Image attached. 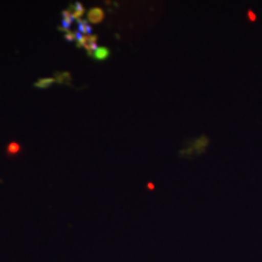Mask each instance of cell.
<instances>
[{
  "mask_svg": "<svg viewBox=\"0 0 262 262\" xmlns=\"http://www.w3.org/2000/svg\"><path fill=\"white\" fill-rule=\"evenodd\" d=\"M104 19V11L102 8L100 6H95V8H91L88 12V21L93 25H98L101 22H103Z\"/></svg>",
  "mask_w": 262,
  "mask_h": 262,
  "instance_id": "obj_1",
  "label": "cell"
},
{
  "mask_svg": "<svg viewBox=\"0 0 262 262\" xmlns=\"http://www.w3.org/2000/svg\"><path fill=\"white\" fill-rule=\"evenodd\" d=\"M72 22H73V16H72V12L68 9H66L62 11V22L61 27H58V31L60 32H67L70 31Z\"/></svg>",
  "mask_w": 262,
  "mask_h": 262,
  "instance_id": "obj_2",
  "label": "cell"
},
{
  "mask_svg": "<svg viewBox=\"0 0 262 262\" xmlns=\"http://www.w3.org/2000/svg\"><path fill=\"white\" fill-rule=\"evenodd\" d=\"M68 10L72 12V16H73V19H75V21H79L85 14L84 5L79 2L74 3V4H71L68 6Z\"/></svg>",
  "mask_w": 262,
  "mask_h": 262,
  "instance_id": "obj_3",
  "label": "cell"
},
{
  "mask_svg": "<svg viewBox=\"0 0 262 262\" xmlns=\"http://www.w3.org/2000/svg\"><path fill=\"white\" fill-rule=\"evenodd\" d=\"M55 79H56L57 84L61 85H68L72 86V75L70 72H55Z\"/></svg>",
  "mask_w": 262,
  "mask_h": 262,
  "instance_id": "obj_4",
  "label": "cell"
},
{
  "mask_svg": "<svg viewBox=\"0 0 262 262\" xmlns=\"http://www.w3.org/2000/svg\"><path fill=\"white\" fill-rule=\"evenodd\" d=\"M111 56V50L107 47L98 48L94 55V60L96 62H104Z\"/></svg>",
  "mask_w": 262,
  "mask_h": 262,
  "instance_id": "obj_5",
  "label": "cell"
},
{
  "mask_svg": "<svg viewBox=\"0 0 262 262\" xmlns=\"http://www.w3.org/2000/svg\"><path fill=\"white\" fill-rule=\"evenodd\" d=\"M78 22V29L83 35H93V26L89 25L88 19H79Z\"/></svg>",
  "mask_w": 262,
  "mask_h": 262,
  "instance_id": "obj_6",
  "label": "cell"
},
{
  "mask_svg": "<svg viewBox=\"0 0 262 262\" xmlns=\"http://www.w3.org/2000/svg\"><path fill=\"white\" fill-rule=\"evenodd\" d=\"M55 83H56V79L55 78H41V79H38L34 83V88H38V89H49V88L52 86Z\"/></svg>",
  "mask_w": 262,
  "mask_h": 262,
  "instance_id": "obj_7",
  "label": "cell"
},
{
  "mask_svg": "<svg viewBox=\"0 0 262 262\" xmlns=\"http://www.w3.org/2000/svg\"><path fill=\"white\" fill-rule=\"evenodd\" d=\"M21 152V146H19L18 142H10L8 148H6V153H8V156H17L18 153Z\"/></svg>",
  "mask_w": 262,
  "mask_h": 262,
  "instance_id": "obj_8",
  "label": "cell"
},
{
  "mask_svg": "<svg viewBox=\"0 0 262 262\" xmlns=\"http://www.w3.org/2000/svg\"><path fill=\"white\" fill-rule=\"evenodd\" d=\"M63 37H64V39H66V40H67L68 42H73V41L77 40V37H75V33L71 32V31L64 32Z\"/></svg>",
  "mask_w": 262,
  "mask_h": 262,
  "instance_id": "obj_9",
  "label": "cell"
}]
</instances>
